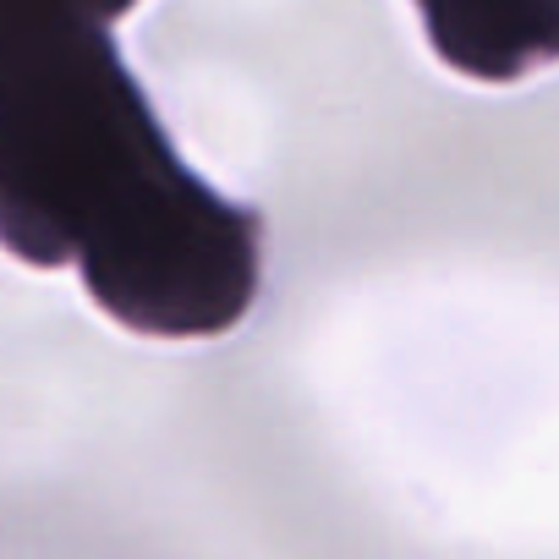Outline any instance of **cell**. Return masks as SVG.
Returning a JSON list of instances; mask_svg holds the SVG:
<instances>
[{"instance_id":"cell-1","label":"cell","mask_w":559,"mask_h":559,"mask_svg":"<svg viewBox=\"0 0 559 559\" xmlns=\"http://www.w3.org/2000/svg\"><path fill=\"white\" fill-rule=\"evenodd\" d=\"M423 17L439 56L488 83L559 61V0H423Z\"/></svg>"}]
</instances>
